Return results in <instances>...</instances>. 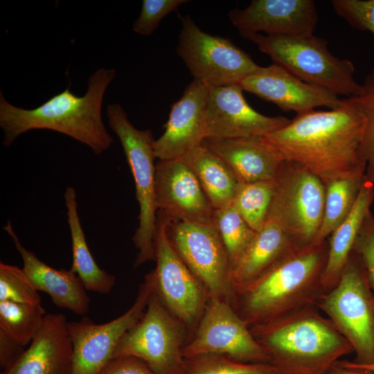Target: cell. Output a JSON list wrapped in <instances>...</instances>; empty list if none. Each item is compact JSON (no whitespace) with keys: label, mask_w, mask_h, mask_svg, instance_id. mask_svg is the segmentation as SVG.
<instances>
[{"label":"cell","mask_w":374,"mask_h":374,"mask_svg":"<svg viewBox=\"0 0 374 374\" xmlns=\"http://www.w3.org/2000/svg\"><path fill=\"white\" fill-rule=\"evenodd\" d=\"M364 118L346 98L330 110L297 114L281 129L262 138L285 161L296 163L326 184L366 174L361 154Z\"/></svg>","instance_id":"6da1fadb"},{"label":"cell","mask_w":374,"mask_h":374,"mask_svg":"<svg viewBox=\"0 0 374 374\" xmlns=\"http://www.w3.org/2000/svg\"><path fill=\"white\" fill-rule=\"evenodd\" d=\"M328 251L327 240L294 249L256 278L234 287L231 306L250 328L317 305L326 293Z\"/></svg>","instance_id":"7a4b0ae2"},{"label":"cell","mask_w":374,"mask_h":374,"mask_svg":"<svg viewBox=\"0 0 374 374\" xmlns=\"http://www.w3.org/2000/svg\"><path fill=\"white\" fill-rule=\"evenodd\" d=\"M116 76L115 69L100 68L87 81L84 96H78L70 87L30 109L16 107L0 92V127L4 146H10L18 136L33 130L55 131L86 145L100 154L114 139L102 117L105 91Z\"/></svg>","instance_id":"3957f363"},{"label":"cell","mask_w":374,"mask_h":374,"mask_svg":"<svg viewBox=\"0 0 374 374\" xmlns=\"http://www.w3.org/2000/svg\"><path fill=\"white\" fill-rule=\"evenodd\" d=\"M249 329L278 374H328L341 357L353 353L317 305Z\"/></svg>","instance_id":"277c9868"},{"label":"cell","mask_w":374,"mask_h":374,"mask_svg":"<svg viewBox=\"0 0 374 374\" xmlns=\"http://www.w3.org/2000/svg\"><path fill=\"white\" fill-rule=\"evenodd\" d=\"M276 64L301 80L347 98L359 93L361 84L354 77L353 63L335 56L328 42L314 34L306 35H268L251 33L242 35Z\"/></svg>","instance_id":"5b68a950"},{"label":"cell","mask_w":374,"mask_h":374,"mask_svg":"<svg viewBox=\"0 0 374 374\" xmlns=\"http://www.w3.org/2000/svg\"><path fill=\"white\" fill-rule=\"evenodd\" d=\"M106 115L112 130L118 138L130 168L139 204V226L132 237L138 250L134 267L154 260L157 229L154 139L150 129L136 128L118 103L107 107Z\"/></svg>","instance_id":"8992f818"},{"label":"cell","mask_w":374,"mask_h":374,"mask_svg":"<svg viewBox=\"0 0 374 374\" xmlns=\"http://www.w3.org/2000/svg\"><path fill=\"white\" fill-rule=\"evenodd\" d=\"M317 305L353 346V362L374 364V294L359 254L352 251L337 284Z\"/></svg>","instance_id":"52a82bcc"},{"label":"cell","mask_w":374,"mask_h":374,"mask_svg":"<svg viewBox=\"0 0 374 374\" xmlns=\"http://www.w3.org/2000/svg\"><path fill=\"white\" fill-rule=\"evenodd\" d=\"M190 337L153 290L143 316L122 337L112 358L132 356L157 374H185L183 349Z\"/></svg>","instance_id":"ba28073f"},{"label":"cell","mask_w":374,"mask_h":374,"mask_svg":"<svg viewBox=\"0 0 374 374\" xmlns=\"http://www.w3.org/2000/svg\"><path fill=\"white\" fill-rule=\"evenodd\" d=\"M168 216L159 211L154 237L155 268L150 272L154 292L192 337L209 300L201 280L175 250L168 236ZM190 337V338H191Z\"/></svg>","instance_id":"9c48e42d"},{"label":"cell","mask_w":374,"mask_h":374,"mask_svg":"<svg viewBox=\"0 0 374 374\" xmlns=\"http://www.w3.org/2000/svg\"><path fill=\"white\" fill-rule=\"evenodd\" d=\"M179 17L177 53L194 80L207 86L239 84L260 67L230 39L204 32L189 15Z\"/></svg>","instance_id":"30bf717a"},{"label":"cell","mask_w":374,"mask_h":374,"mask_svg":"<svg viewBox=\"0 0 374 374\" xmlns=\"http://www.w3.org/2000/svg\"><path fill=\"white\" fill-rule=\"evenodd\" d=\"M325 186L309 170L284 161L275 179L269 212L299 246L315 241L324 211Z\"/></svg>","instance_id":"8fae6325"},{"label":"cell","mask_w":374,"mask_h":374,"mask_svg":"<svg viewBox=\"0 0 374 374\" xmlns=\"http://www.w3.org/2000/svg\"><path fill=\"white\" fill-rule=\"evenodd\" d=\"M167 227L175 250L204 285L209 298L231 305L234 294L232 265L214 224L187 222L168 216Z\"/></svg>","instance_id":"7c38bea8"},{"label":"cell","mask_w":374,"mask_h":374,"mask_svg":"<svg viewBox=\"0 0 374 374\" xmlns=\"http://www.w3.org/2000/svg\"><path fill=\"white\" fill-rule=\"evenodd\" d=\"M154 290L150 273L140 285L131 308L116 319L96 324L87 317L68 322L73 345V373L100 374L112 359L114 353L125 332L143 316Z\"/></svg>","instance_id":"4fadbf2b"},{"label":"cell","mask_w":374,"mask_h":374,"mask_svg":"<svg viewBox=\"0 0 374 374\" xmlns=\"http://www.w3.org/2000/svg\"><path fill=\"white\" fill-rule=\"evenodd\" d=\"M206 353L224 354L247 363H268L265 350L231 305L211 298L183 349L185 358Z\"/></svg>","instance_id":"5bb4252c"},{"label":"cell","mask_w":374,"mask_h":374,"mask_svg":"<svg viewBox=\"0 0 374 374\" xmlns=\"http://www.w3.org/2000/svg\"><path fill=\"white\" fill-rule=\"evenodd\" d=\"M290 121L263 115L246 101L239 84L208 86L206 138H264Z\"/></svg>","instance_id":"9a60e30c"},{"label":"cell","mask_w":374,"mask_h":374,"mask_svg":"<svg viewBox=\"0 0 374 374\" xmlns=\"http://www.w3.org/2000/svg\"><path fill=\"white\" fill-rule=\"evenodd\" d=\"M155 181L159 211L175 220L213 224L214 209L197 177L182 158L159 160Z\"/></svg>","instance_id":"2e32d148"},{"label":"cell","mask_w":374,"mask_h":374,"mask_svg":"<svg viewBox=\"0 0 374 374\" xmlns=\"http://www.w3.org/2000/svg\"><path fill=\"white\" fill-rule=\"evenodd\" d=\"M239 85L243 91L271 102L283 111H294L296 114L320 107L337 109L342 103L335 93L307 83L274 63L260 66Z\"/></svg>","instance_id":"e0dca14e"},{"label":"cell","mask_w":374,"mask_h":374,"mask_svg":"<svg viewBox=\"0 0 374 374\" xmlns=\"http://www.w3.org/2000/svg\"><path fill=\"white\" fill-rule=\"evenodd\" d=\"M241 35L263 32L268 35L314 34L318 22L312 0H253L244 9L228 14Z\"/></svg>","instance_id":"ac0fdd59"},{"label":"cell","mask_w":374,"mask_h":374,"mask_svg":"<svg viewBox=\"0 0 374 374\" xmlns=\"http://www.w3.org/2000/svg\"><path fill=\"white\" fill-rule=\"evenodd\" d=\"M208 86L194 80L182 96L171 106L163 134L154 140L153 148L159 160L182 158L202 145L206 139Z\"/></svg>","instance_id":"d6986e66"},{"label":"cell","mask_w":374,"mask_h":374,"mask_svg":"<svg viewBox=\"0 0 374 374\" xmlns=\"http://www.w3.org/2000/svg\"><path fill=\"white\" fill-rule=\"evenodd\" d=\"M73 345L61 313L46 314L29 347L1 374H72Z\"/></svg>","instance_id":"ffe728a7"},{"label":"cell","mask_w":374,"mask_h":374,"mask_svg":"<svg viewBox=\"0 0 374 374\" xmlns=\"http://www.w3.org/2000/svg\"><path fill=\"white\" fill-rule=\"evenodd\" d=\"M202 145L228 166L239 183L274 180L285 161L262 138H206Z\"/></svg>","instance_id":"44dd1931"},{"label":"cell","mask_w":374,"mask_h":374,"mask_svg":"<svg viewBox=\"0 0 374 374\" xmlns=\"http://www.w3.org/2000/svg\"><path fill=\"white\" fill-rule=\"evenodd\" d=\"M11 237L21 255L23 269L37 291L48 294L56 306L84 316L89 308L90 299L78 276L71 269H56L41 261L19 242L8 221L3 228Z\"/></svg>","instance_id":"7402d4cb"},{"label":"cell","mask_w":374,"mask_h":374,"mask_svg":"<svg viewBox=\"0 0 374 374\" xmlns=\"http://www.w3.org/2000/svg\"><path fill=\"white\" fill-rule=\"evenodd\" d=\"M299 247L302 246L293 240L278 217L269 212L250 247L233 269L234 287L256 278Z\"/></svg>","instance_id":"603a6c76"},{"label":"cell","mask_w":374,"mask_h":374,"mask_svg":"<svg viewBox=\"0 0 374 374\" xmlns=\"http://www.w3.org/2000/svg\"><path fill=\"white\" fill-rule=\"evenodd\" d=\"M373 202L374 184L365 179L352 211L329 236L328 258L322 276L326 292L337 284Z\"/></svg>","instance_id":"cb8c5ba5"},{"label":"cell","mask_w":374,"mask_h":374,"mask_svg":"<svg viewBox=\"0 0 374 374\" xmlns=\"http://www.w3.org/2000/svg\"><path fill=\"white\" fill-rule=\"evenodd\" d=\"M64 196L72 244L70 269L78 276L87 291L109 294L115 285L116 278L99 267L89 249L78 213L76 192L68 186Z\"/></svg>","instance_id":"d4e9b609"},{"label":"cell","mask_w":374,"mask_h":374,"mask_svg":"<svg viewBox=\"0 0 374 374\" xmlns=\"http://www.w3.org/2000/svg\"><path fill=\"white\" fill-rule=\"evenodd\" d=\"M182 159L197 177L213 209L232 204L239 182L220 157L202 145Z\"/></svg>","instance_id":"484cf974"},{"label":"cell","mask_w":374,"mask_h":374,"mask_svg":"<svg viewBox=\"0 0 374 374\" xmlns=\"http://www.w3.org/2000/svg\"><path fill=\"white\" fill-rule=\"evenodd\" d=\"M365 181V174L324 184L325 202L321 224L314 242L326 240L352 211Z\"/></svg>","instance_id":"4316f807"},{"label":"cell","mask_w":374,"mask_h":374,"mask_svg":"<svg viewBox=\"0 0 374 374\" xmlns=\"http://www.w3.org/2000/svg\"><path fill=\"white\" fill-rule=\"evenodd\" d=\"M46 315L42 303L0 301V331L24 347L32 341Z\"/></svg>","instance_id":"83f0119b"},{"label":"cell","mask_w":374,"mask_h":374,"mask_svg":"<svg viewBox=\"0 0 374 374\" xmlns=\"http://www.w3.org/2000/svg\"><path fill=\"white\" fill-rule=\"evenodd\" d=\"M275 179L251 183H238L232 206L247 224L259 231L270 210Z\"/></svg>","instance_id":"f1b7e54d"},{"label":"cell","mask_w":374,"mask_h":374,"mask_svg":"<svg viewBox=\"0 0 374 374\" xmlns=\"http://www.w3.org/2000/svg\"><path fill=\"white\" fill-rule=\"evenodd\" d=\"M213 224L228 253L232 269L253 241V230L232 205L214 209Z\"/></svg>","instance_id":"f546056e"},{"label":"cell","mask_w":374,"mask_h":374,"mask_svg":"<svg viewBox=\"0 0 374 374\" xmlns=\"http://www.w3.org/2000/svg\"><path fill=\"white\" fill-rule=\"evenodd\" d=\"M185 374H278L268 363H247L220 353L185 358Z\"/></svg>","instance_id":"4dcf8cb0"},{"label":"cell","mask_w":374,"mask_h":374,"mask_svg":"<svg viewBox=\"0 0 374 374\" xmlns=\"http://www.w3.org/2000/svg\"><path fill=\"white\" fill-rule=\"evenodd\" d=\"M346 98L364 118L361 154L366 164L365 179L374 184V73L366 77L358 94Z\"/></svg>","instance_id":"1f68e13d"},{"label":"cell","mask_w":374,"mask_h":374,"mask_svg":"<svg viewBox=\"0 0 374 374\" xmlns=\"http://www.w3.org/2000/svg\"><path fill=\"white\" fill-rule=\"evenodd\" d=\"M1 301L39 303L42 299L23 269L1 262L0 301Z\"/></svg>","instance_id":"d6a6232c"},{"label":"cell","mask_w":374,"mask_h":374,"mask_svg":"<svg viewBox=\"0 0 374 374\" xmlns=\"http://www.w3.org/2000/svg\"><path fill=\"white\" fill-rule=\"evenodd\" d=\"M186 2V0H143L140 15L133 23L134 31L143 36L150 35L165 17Z\"/></svg>","instance_id":"836d02e7"},{"label":"cell","mask_w":374,"mask_h":374,"mask_svg":"<svg viewBox=\"0 0 374 374\" xmlns=\"http://www.w3.org/2000/svg\"><path fill=\"white\" fill-rule=\"evenodd\" d=\"M331 4L353 28L374 35V0H333Z\"/></svg>","instance_id":"e575fe53"},{"label":"cell","mask_w":374,"mask_h":374,"mask_svg":"<svg viewBox=\"0 0 374 374\" xmlns=\"http://www.w3.org/2000/svg\"><path fill=\"white\" fill-rule=\"evenodd\" d=\"M353 251L362 258L374 294V216L371 211L368 213L364 219Z\"/></svg>","instance_id":"d590c367"},{"label":"cell","mask_w":374,"mask_h":374,"mask_svg":"<svg viewBox=\"0 0 374 374\" xmlns=\"http://www.w3.org/2000/svg\"><path fill=\"white\" fill-rule=\"evenodd\" d=\"M100 374H157L143 360L132 356L111 359Z\"/></svg>","instance_id":"8d00e7d4"},{"label":"cell","mask_w":374,"mask_h":374,"mask_svg":"<svg viewBox=\"0 0 374 374\" xmlns=\"http://www.w3.org/2000/svg\"><path fill=\"white\" fill-rule=\"evenodd\" d=\"M25 349L0 331V366L3 371L12 366Z\"/></svg>","instance_id":"74e56055"},{"label":"cell","mask_w":374,"mask_h":374,"mask_svg":"<svg viewBox=\"0 0 374 374\" xmlns=\"http://www.w3.org/2000/svg\"><path fill=\"white\" fill-rule=\"evenodd\" d=\"M328 374H374V373L367 369L356 367L352 365L349 361L339 360L330 368Z\"/></svg>","instance_id":"f35d334b"},{"label":"cell","mask_w":374,"mask_h":374,"mask_svg":"<svg viewBox=\"0 0 374 374\" xmlns=\"http://www.w3.org/2000/svg\"><path fill=\"white\" fill-rule=\"evenodd\" d=\"M349 362L352 365L356 367L367 369L374 373V364H368V365H359V364H357L354 363L353 361H349Z\"/></svg>","instance_id":"ab89813d"}]
</instances>
